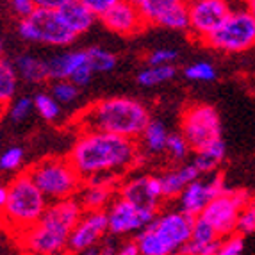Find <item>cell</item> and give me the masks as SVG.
Listing matches in <instances>:
<instances>
[{"mask_svg": "<svg viewBox=\"0 0 255 255\" xmlns=\"http://www.w3.org/2000/svg\"><path fill=\"white\" fill-rule=\"evenodd\" d=\"M84 182H115L141 161L136 139L107 132H79L68 155Z\"/></svg>", "mask_w": 255, "mask_h": 255, "instance_id": "cell-1", "label": "cell"}, {"mask_svg": "<svg viewBox=\"0 0 255 255\" xmlns=\"http://www.w3.org/2000/svg\"><path fill=\"white\" fill-rule=\"evenodd\" d=\"M150 120L148 109L139 100L113 97L102 98L86 107L79 115L75 125L79 132H107L137 141Z\"/></svg>", "mask_w": 255, "mask_h": 255, "instance_id": "cell-2", "label": "cell"}, {"mask_svg": "<svg viewBox=\"0 0 255 255\" xmlns=\"http://www.w3.org/2000/svg\"><path fill=\"white\" fill-rule=\"evenodd\" d=\"M84 214L81 202L75 198L50 202L41 220L16 241L27 255H63L68 250V239L73 227Z\"/></svg>", "mask_w": 255, "mask_h": 255, "instance_id": "cell-3", "label": "cell"}, {"mask_svg": "<svg viewBox=\"0 0 255 255\" xmlns=\"http://www.w3.org/2000/svg\"><path fill=\"white\" fill-rule=\"evenodd\" d=\"M48 204L50 202L39 191L30 175L27 171L18 173L7 186V200L0 213V223L18 238L41 220Z\"/></svg>", "mask_w": 255, "mask_h": 255, "instance_id": "cell-4", "label": "cell"}, {"mask_svg": "<svg viewBox=\"0 0 255 255\" xmlns=\"http://www.w3.org/2000/svg\"><path fill=\"white\" fill-rule=\"evenodd\" d=\"M193 225L195 218L180 209H171L159 213L134 241L141 255H177L191 238Z\"/></svg>", "mask_w": 255, "mask_h": 255, "instance_id": "cell-5", "label": "cell"}, {"mask_svg": "<svg viewBox=\"0 0 255 255\" xmlns=\"http://www.w3.org/2000/svg\"><path fill=\"white\" fill-rule=\"evenodd\" d=\"M27 173L48 202L75 198L84 186V179L77 173L68 157H43L30 166Z\"/></svg>", "mask_w": 255, "mask_h": 255, "instance_id": "cell-6", "label": "cell"}, {"mask_svg": "<svg viewBox=\"0 0 255 255\" xmlns=\"http://www.w3.org/2000/svg\"><path fill=\"white\" fill-rule=\"evenodd\" d=\"M204 45L225 54H239L255 47V18L248 13L245 4L232 7L229 18L211 38L205 39Z\"/></svg>", "mask_w": 255, "mask_h": 255, "instance_id": "cell-7", "label": "cell"}, {"mask_svg": "<svg viewBox=\"0 0 255 255\" xmlns=\"http://www.w3.org/2000/svg\"><path fill=\"white\" fill-rule=\"evenodd\" d=\"M18 34L29 43L47 47H68L77 36L64 25L57 11L38 7L34 13L18 23Z\"/></svg>", "mask_w": 255, "mask_h": 255, "instance_id": "cell-8", "label": "cell"}, {"mask_svg": "<svg viewBox=\"0 0 255 255\" xmlns=\"http://www.w3.org/2000/svg\"><path fill=\"white\" fill-rule=\"evenodd\" d=\"M180 134L187 141L191 152L213 145L221 139L220 115L209 104H191L187 106L180 118Z\"/></svg>", "mask_w": 255, "mask_h": 255, "instance_id": "cell-9", "label": "cell"}, {"mask_svg": "<svg viewBox=\"0 0 255 255\" xmlns=\"http://www.w3.org/2000/svg\"><path fill=\"white\" fill-rule=\"evenodd\" d=\"M248 204H250V198H248L247 191H230V189H227L221 195H218L204 209L200 218L216 230L221 239L229 238V236L236 234L239 213Z\"/></svg>", "mask_w": 255, "mask_h": 255, "instance_id": "cell-10", "label": "cell"}, {"mask_svg": "<svg viewBox=\"0 0 255 255\" xmlns=\"http://www.w3.org/2000/svg\"><path fill=\"white\" fill-rule=\"evenodd\" d=\"M232 0H187L189 34L204 43L232 13Z\"/></svg>", "mask_w": 255, "mask_h": 255, "instance_id": "cell-11", "label": "cell"}, {"mask_svg": "<svg viewBox=\"0 0 255 255\" xmlns=\"http://www.w3.org/2000/svg\"><path fill=\"white\" fill-rule=\"evenodd\" d=\"M116 196L127 200L139 211L159 214L164 202L161 191V182L155 175H132L118 184Z\"/></svg>", "mask_w": 255, "mask_h": 255, "instance_id": "cell-12", "label": "cell"}, {"mask_svg": "<svg viewBox=\"0 0 255 255\" xmlns=\"http://www.w3.org/2000/svg\"><path fill=\"white\" fill-rule=\"evenodd\" d=\"M107 214V227H109V236L113 238H124L128 234H139L141 230L146 229L153 221L157 214L139 211L127 200L116 196L106 209Z\"/></svg>", "mask_w": 255, "mask_h": 255, "instance_id": "cell-13", "label": "cell"}, {"mask_svg": "<svg viewBox=\"0 0 255 255\" xmlns=\"http://www.w3.org/2000/svg\"><path fill=\"white\" fill-rule=\"evenodd\" d=\"M223 191H227V186L221 175L214 173L205 177V179L204 177H198L177 198L179 209L182 213L189 214V216L198 218L204 213V209Z\"/></svg>", "mask_w": 255, "mask_h": 255, "instance_id": "cell-14", "label": "cell"}, {"mask_svg": "<svg viewBox=\"0 0 255 255\" xmlns=\"http://www.w3.org/2000/svg\"><path fill=\"white\" fill-rule=\"evenodd\" d=\"M109 234L106 211H84L79 223L73 227L68 239V250L66 254L77 255L81 252L97 248L98 243H102Z\"/></svg>", "mask_w": 255, "mask_h": 255, "instance_id": "cell-15", "label": "cell"}, {"mask_svg": "<svg viewBox=\"0 0 255 255\" xmlns=\"http://www.w3.org/2000/svg\"><path fill=\"white\" fill-rule=\"evenodd\" d=\"M100 21L106 29L120 36H134L139 34L146 27V21L141 16V11L137 5L128 4L125 0H120L115 7H111L104 16H100Z\"/></svg>", "mask_w": 255, "mask_h": 255, "instance_id": "cell-16", "label": "cell"}, {"mask_svg": "<svg viewBox=\"0 0 255 255\" xmlns=\"http://www.w3.org/2000/svg\"><path fill=\"white\" fill-rule=\"evenodd\" d=\"M198 177H202L198 173L193 162H187V164H180L173 170L164 171L162 175H159V182H161V191L162 198L164 200H173V198H179L180 193L186 189L193 180H196Z\"/></svg>", "mask_w": 255, "mask_h": 255, "instance_id": "cell-17", "label": "cell"}, {"mask_svg": "<svg viewBox=\"0 0 255 255\" xmlns=\"http://www.w3.org/2000/svg\"><path fill=\"white\" fill-rule=\"evenodd\" d=\"M116 189L118 186H115V182H84L77 200L84 211H106L115 200Z\"/></svg>", "mask_w": 255, "mask_h": 255, "instance_id": "cell-18", "label": "cell"}, {"mask_svg": "<svg viewBox=\"0 0 255 255\" xmlns=\"http://www.w3.org/2000/svg\"><path fill=\"white\" fill-rule=\"evenodd\" d=\"M88 63L86 50H70L63 52L59 55H54L47 61L48 66V79L54 81H70L72 75L81 68L82 64Z\"/></svg>", "mask_w": 255, "mask_h": 255, "instance_id": "cell-19", "label": "cell"}, {"mask_svg": "<svg viewBox=\"0 0 255 255\" xmlns=\"http://www.w3.org/2000/svg\"><path fill=\"white\" fill-rule=\"evenodd\" d=\"M57 13H59L61 20L64 21V25L68 27L75 36L88 32L93 27L95 21H97V16L82 4L81 0H73V2L66 4L64 7H61Z\"/></svg>", "mask_w": 255, "mask_h": 255, "instance_id": "cell-20", "label": "cell"}, {"mask_svg": "<svg viewBox=\"0 0 255 255\" xmlns=\"http://www.w3.org/2000/svg\"><path fill=\"white\" fill-rule=\"evenodd\" d=\"M14 68L20 79H23L25 82L30 84H41L48 79V66L47 61L41 57H36L32 54H20L14 59Z\"/></svg>", "mask_w": 255, "mask_h": 255, "instance_id": "cell-21", "label": "cell"}, {"mask_svg": "<svg viewBox=\"0 0 255 255\" xmlns=\"http://www.w3.org/2000/svg\"><path fill=\"white\" fill-rule=\"evenodd\" d=\"M227 146L223 139L214 141L213 145L205 146V148L195 152L193 157V166H195L200 175H214V171L220 168V164L225 161Z\"/></svg>", "mask_w": 255, "mask_h": 255, "instance_id": "cell-22", "label": "cell"}, {"mask_svg": "<svg viewBox=\"0 0 255 255\" xmlns=\"http://www.w3.org/2000/svg\"><path fill=\"white\" fill-rule=\"evenodd\" d=\"M168 137H170V132L166 125L159 120H150L137 141H139V148L145 150L146 153H161L166 150Z\"/></svg>", "mask_w": 255, "mask_h": 255, "instance_id": "cell-23", "label": "cell"}, {"mask_svg": "<svg viewBox=\"0 0 255 255\" xmlns=\"http://www.w3.org/2000/svg\"><path fill=\"white\" fill-rule=\"evenodd\" d=\"M18 73L11 61L0 57V113L14 100L18 90Z\"/></svg>", "mask_w": 255, "mask_h": 255, "instance_id": "cell-24", "label": "cell"}, {"mask_svg": "<svg viewBox=\"0 0 255 255\" xmlns=\"http://www.w3.org/2000/svg\"><path fill=\"white\" fill-rule=\"evenodd\" d=\"M187 0H143L139 4V11L146 25H157L159 18L171 11L177 5L186 4Z\"/></svg>", "mask_w": 255, "mask_h": 255, "instance_id": "cell-25", "label": "cell"}, {"mask_svg": "<svg viewBox=\"0 0 255 255\" xmlns=\"http://www.w3.org/2000/svg\"><path fill=\"white\" fill-rule=\"evenodd\" d=\"M175 75H177L175 64H170V66H146L145 70H141L137 73V84L143 86V88H155L162 82L171 81Z\"/></svg>", "mask_w": 255, "mask_h": 255, "instance_id": "cell-26", "label": "cell"}, {"mask_svg": "<svg viewBox=\"0 0 255 255\" xmlns=\"http://www.w3.org/2000/svg\"><path fill=\"white\" fill-rule=\"evenodd\" d=\"M86 54H88V64L95 73H107L111 70H115V66L118 64L116 55L106 48L91 47L86 50Z\"/></svg>", "mask_w": 255, "mask_h": 255, "instance_id": "cell-27", "label": "cell"}, {"mask_svg": "<svg viewBox=\"0 0 255 255\" xmlns=\"http://www.w3.org/2000/svg\"><path fill=\"white\" fill-rule=\"evenodd\" d=\"M34 111L41 116L45 122H57L61 116V104L52 97L50 93H45V91H39L34 95Z\"/></svg>", "mask_w": 255, "mask_h": 255, "instance_id": "cell-28", "label": "cell"}, {"mask_svg": "<svg viewBox=\"0 0 255 255\" xmlns=\"http://www.w3.org/2000/svg\"><path fill=\"white\" fill-rule=\"evenodd\" d=\"M159 27H164V29L170 30H180V32H186L189 30V13H187V2L182 5H177L171 11H168L166 14H162L157 21Z\"/></svg>", "mask_w": 255, "mask_h": 255, "instance_id": "cell-29", "label": "cell"}, {"mask_svg": "<svg viewBox=\"0 0 255 255\" xmlns=\"http://www.w3.org/2000/svg\"><path fill=\"white\" fill-rule=\"evenodd\" d=\"M220 241H221L220 234H218L213 227L209 225L207 221L202 220L200 216L195 218V225H193V232H191V238H189V243L204 247V245H216V243H220Z\"/></svg>", "mask_w": 255, "mask_h": 255, "instance_id": "cell-30", "label": "cell"}, {"mask_svg": "<svg viewBox=\"0 0 255 255\" xmlns=\"http://www.w3.org/2000/svg\"><path fill=\"white\" fill-rule=\"evenodd\" d=\"M184 77L195 82H213L218 77V73H216V68H214L211 63H207V61H198V63L189 64V66L184 70Z\"/></svg>", "mask_w": 255, "mask_h": 255, "instance_id": "cell-31", "label": "cell"}, {"mask_svg": "<svg viewBox=\"0 0 255 255\" xmlns=\"http://www.w3.org/2000/svg\"><path fill=\"white\" fill-rule=\"evenodd\" d=\"M32 111H34V100L29 97H20L9 104L7 116L14 124H21V122H25L32 115Z\"/></svg>", "mask_w": 255, "mask_h": 255, "instance_id": "cell-32", "label": "cell"}, {"mask_svg": "<svg viewBox=\"0 0 255 255\" xmlns=\"http://www.w3.org/2000/svg\"><path fill=\"white\" fill-rule=\"evenodd\" d=\"M81 88H77L72 81H54L50 88V95L63 106V104H72L79 97Z\"/></svg>", "mask_w": 255, "mask_h": 255, "instance_id": "cell-33", "label": "cell"}, {"mask_svg": "<svg viewBox=\"0 0 255 255\" xmlns=\"http://www.w3.org/2000/svg\"><path fill=\"white\" fill-rule=\"evenodd\" d=\"M168 155H170L171 161L175 162H182L187 159V155H189V152H191V148H189V145H187V141L182 137V134H170V137H168V143H166V150H164Z\"/></svg>", "mask_w": 255, "mask_h": 255, "instance_id": "cell-34", "label": "cell"}, {"mask_svg": "<svg viewBox=\"0 0 255 255\" xmlns=\"http://www.w3.org/2000/svg\"><path fill=\"white\" fill-rule=\"evenodd\" d=\"M23 148L21 146H9L0 153V170L2 171H18L23 164Z\"/></svg>", "mask_w": 255, "mask_h": 255, "instance_id": "cell-35", "label": "cell"}, {"mask_svg": "<svg viewBox=\"0 0 255 255\" xmlns=\"http://www.w3.org/2000/svg\"><path fill=\"white\" fill-rule=\"evenodd\" d=\"M255 232V202H250L248 205L243 207L239 213L238 227H236V234L239 236H250Z\"/></svg>", "mask_w": 255, "mask_h": 255, "instance_id": "cell-36", "label": "cell"}, {"mask_svg": "<svg viewBox=\"0 0 255 255\" xmlns=\"http://www.w3.org/2000/svg\"><path fill=\"white\" fill-rule=\"evenodd\" d=\"M243 250H245V238L239 234H232L221 239L214 255H243Z\"/></svg>", "mask_w": 255, "mask_h": 255, "instance_id": "cell-37", "label": "cell"}, {"mask_svg": "<svg viewBox=\"0 0 255 255\" xmlns=\"http://www.w3.org/2000/svg\"><path fill=\"white\" fill-rule=\"evenodd\" d=\"M179 59V52L173 48H157L152 50L146 57L148 66H170Z\"/></svg>", "mask_w": 255, "mask_h": 255, "instance_id": "cell-38", "label": "cell"}, {"mask_svg": "<svg viewBox=\"0 0 255 255\" xmlns=\"http://www.w3.org/2000/svg\"><path fill=\"white\" fill-rule=\"evenodd\" d=\"M81 2L90 9L95 16L100 18V16H104L111 7H115L120 0H81Z\"/></svg>", "mask_w": 255, "mask_h": 255, "instance_id": "cell-39", "label": "cell"}, {"mask_svg": "<svg viewBox=\"0 0 255 255\" xmlns=\"http://www.w3.org/2000/svg\"><path fill=\"white\" fill-rule=\"evenodd\" d=\"M11 9L20 20H25L38 9V5L34 0H11Z\"/></svg>", "mask_w": 255, "mask_h": 255, "instance_id": "cell-40", "label": "cell"}, {"mask_svg": "<svg viewBox=\"0 0 255 255\" xmlns=\"http://www.w3.org/2000/svg\"><path fill=\"white\" fill-rule=\"evenodd\" d=\"M93 75H95V72L91 70V66L88 63L86 64H82L81 68L77 70L75 73L72 75V79L70 81L73 82V84L77 86V88H84V86H88L91 82V79H93Z\"/></svg>", "mask_w": 255, "mask_h": 255, "instance_id": "cell-41", "label": "cell"}, {"mask_svg": "<svg viewBox=\"0 0 255 255\" xmlns=\"http://www.w3.org/2000/svg\"><path fill=\"white\" fill-rule=\"evenodd\" d=\"M36 5L41 9H52V11H59L61 7H64L66 4L73 2V0H34Z\"/></svg>", "mask_w": 255, "mask_h": 255, "instance_id": "cell-42", "label": "cell"}, {"mask_svg": "<svg viewBox=\"0 0 255 255\" xmlns=\"http://www.w3.org/2000/svg\"><path fill=\"white\" fill-rule=\"evenodd\" d=\"M115 255H141V252H139V248H137V243L134 241V239H130V241L122 243Z\"/></svg>", "mask_w": 255, "mask_h": 255, "instance_id": "cell-43", "label": "cell"}, {"mask_svg": "<svg viewBox=\"0 0 255 255\" xmlns=\"http://www.w3.org/2000/svg\"><path fill=\"white\" fill-rule=\"evenodd\" d=\"M116 250H118V247H116V243L113 239H104L100 243V248H98L100 255H115Z\"/></svg>", "mask_w": 255, "mask_h": 255, "instance_id": "cell-44", "label": "cell"}, {"mask_svg": "<svg viewBox=\"0 0 255 255\" xmlns=\"http://www.w3.org/2000/svg\"><path fill=\"white\" fill-rule=\"evenodd\" d=\"M5 200H7V186H0V213L4 209Z\"/></svg>", "mask_w": 255, "mask_h": 255, "instance_id": "cell-45", "label": "cell"}, {"mask_svg": "<svg viewBox=\"0 0 255 255\" xmlns=\"http://www.w3.org/2000/svg\"><path fill=\"white\" fill-rule=\"evenodd\" d=\"M243 4H245V7L248 9V13L255 18V0H243Z\"/></svg>", "mask_w": 255, "mask_h": 255, "instance_id": "cell-46", "label": "cell"}, {"mask_svg": "<svg viewBox=\"0 0 255 255\" xmlns=\"http://www.w3.org/2000/svg\"><path fill=\"white\" fill-rule=\"evenodd\" d=\"M77 255H100V252H98V247H97V248H91V250L81 252V254H77Z\"/></svg>", "mask_w": 255, "mask_h": 255, "instance_id": "cell-47", "label": "cell"}, {"mask_svg": "<svg viewBox=\"0 0 255 255\" xmlns=\"http://www.w3.org/2000/svg\"><path fill=\"white\" fill-rule=\"evenodd\" d=\"M125 2H128V4H134V5H137V7H139V4L143 2V0H125Z\"/></svg>", "mask_w": 255, "mask_h": 255, "instance_id": "cell-48", "label": "cell"}, {"mask_svg": "<svg viewBox=\"0 0 255 255\" xmlns=\"http://www.w3.org/2000/svg\"><path fill=\"white\" fill-rule=\"evenodd\" d=\"M2 52H4V47H2V41H0V57H2Z\"/></svg>", "mask_w": 255, "mask_h": 255, "instance_id": "cell-49", "label": "cell"}]
</instances>
